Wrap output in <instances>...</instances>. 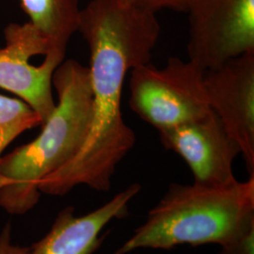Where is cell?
I'll list each match as a JSON object with an SVG mask.
<instances>
[{
    "instance_id": "cell-15",
    "label": "cell",
    "mask_w": 254,
    "mask_h": 254,
    "mask_svg": "<svg viewBox=\"0 0 254 254\" xmlns=\"http://www.w3.org/2000/svg\"><path fill=\"white\" fill-rule=\"evenodd\" d=\"M121 1H123L125 3H129V4H137V2L139 0H121Z\"/></svg>"
},
{
    "instance_id": "cell-11",
    "label": "cell",
    "mask_w": 254,
    "mask_h": 254,
    "mask_svg": "<svg viewBox=\"0 0 254 254\" xmlns=\"http://www.w3.org/2000/svg\"><path fill=\"white\" fill-rule=\"evenodd\" d=\"M42 126V119L26 102L0 94V157L17 136Z\"/></svg>"
},
{
    "instance_id": "cell-2",
    "label": "cell",
    "mask_w": 254,
    "mask_h": 254,
    "mask_svg": "<svg viewBox=\"0 0 254 254\" xmlns=\"http://www.w3.org/2000/svg\"><path fill=\"white\" fill-rule=\"evenodd\" d=\"M52 86L58 95L53 113L35 139L0 157V207L24 215L41 197L39 184L67 163L80 148L91 121L89 67L74 60L55 70Z\"/></svg>"
},
{
    "instance_id": "cell-5",
    "label": "cell",
    "mask_w": 254,
    "mask_h": 254,
    "mask_svg": "<svg viewBox=\"0 0 254 254\" xmlns=\"http://www.w3.org/2000/svg\"><path fill=\"white\" fill-rule=\"evenodd\" d=\"M189 61L211 70L254 52V0H187Z\"/></svg>"
},
{
    "instance_id": "cell-14",
    "label": "cell",
    "mask_w": 254,
    "mask_h": 254,
    "mask_svg": "<svg viewBox=\"0 0 254 254\" xmlns=\"http://www.w3.org/2000/svg\"><path fill=\"white\" fill-rule=\"evenodd\" d=\"M137 4L154 12L163 9L185 12L187 8V0H139Z\"/></svg>"
},
{
    "instance_id": "cell-12",
    "label": "cell",
    "mask_w": 254,
    "mask_h": 254,
    "mask_svg": "<svg viewBox=\"0 0 254 254\" xmlns=\"http://www.w3.org/2000/svg\"><path fill=\"white\" fill-rule=\"evenodd\" d=\"M220 247L218 254H254V214Z\"/></svg>"
},
{
    "instance_id": "cell-1",
    "label": "cell",
    "mask_w": 254,
    "mask_h": 254,
    "mask_svg": "<svg viewBox=\"0 0 254 254\" xmlns=\"http://www.w3.org/2000/svg\"><path fill=\"white\" fill-rule=\"evenodd\" d=\"M78 32L90 50L91 121L73 157L39 184L42 194L64 196L78 186L109 191L121 161L136 143L122 112L129 72L150 63L160 37L155 12L121 0H91L80 11Z\"/></svg>"
},
{
    "instance_id": "cell-9",
    "label": "cell",
    "mask_w": 254,
    "mask_h": 254,
    "mask_svg": "<svg viewBox=\"0 0 254 254\" xmlns=\"http://www.w3.org/2000/svg\"><path fill=\"white\" fill-rule=\"evenodd\" d=\"M132 184L111 200L89 214L74 215V208L60 212L49 232L30 247L28 254H93L99 248L101 234L109 223L126 217L128 205L140 191Z\"/></svg>"
},
{
    "instance_id": "cell-4",
    "label": "cell",
    "mask_w": 254,
    "mask_h": 254,
    "mask_svg": "<svg viewBox=\"0 0 254 254\" xmlns=\"http://www.w3.org/2000/svg\"><path fill=\"white\" fill-rule=\"evenodd\" d=\"M129 73V107L157 132L212 112L204 70L190 61L171 57L162 68L147 63Z\"/></svg>"
},
{
    "instance_id": "cell-10",
    "label": "cell",
    "mask_w": 254,
    "mask_h": 254,
    "mask_svg": "<svg viewBox=\"0 0 254 254\" xmlns=\"http://www.w3.org/2000/svg\"><path fill=\"white\" fill-rule=\"evenodd\" d=\"M29 23L50 44L48 53L65 57L67 46L78 30L81 9L78 0H20Z\"/></svg>"
},
{
    "instance_id": "cell-13",
    "label": "cell",
    "mask_w": 254,
    "mask_h": 254,
    "mask_svg": "<svg viewBox=\"0 0 254 254\" xmlns=\"http://www.w3.org/2000/svg\"><path fill=\"white\" fill-rule=\"evenodd\" d=\"M30 248L15 245L11 240V226L8 222L0 232V254H28Z\"/></svg>"
},
{
    "instance_id": "cell-8",
    "label": "cell",
    "mask_w": 254,
    "mask_h": 254,
    "mask_svg": "<svg viewBox=\"0 0 254 254\" xmlns=\"http://www.w3.org/2000/svg\"><path fill=\"white\" fill-rule=\"evenodd\" d=\"M158 134L165 149L178 154L189 166L195 184L217 187L236 181L233 164L240 150L213 111Z\"/></svg>"
},
{
    "instance_id": "cell-3",
    "label": "cell",
    "mask_w": 254,
    "mask_h": 254,
    "mask_svg": "<svg viewBox=\"0 0 254 254\" xmlns=\"http://www.w3.org/2000/svg\"><path fill=\"white\" fill-rule=\"evenodd\" d=\"M254 214V175L225 186L172 184L145 222L112 254L221 245Z\"/></svg>"
},
{
    "instance_id": "cell-7",
    "label": "cell",
    "mask_w": 254,
    "mask_h": 254,
    "mask_svg": "<svg viewBox=\"0 0 254 254\" xmlns=\"http://www.w3.org/2000/svg\"><path fill=\"white\" fill-rule=\"evenodd\" d=\"M204 85L210 108L254 175V52L204 71Z\"/></svg>"
},
{
    "instance_id": "cell-6",
    "label": "cell",
    "mask_w": 254,
    "mask_h": 254,
    "mask_svg": "<svg viewBox=\"0 0 254 254\" xmlns=\"http://www.w3.org/2000/svg\"><path fill=\"white\" fill-rule=\"evenodd\" d=\"M0 48V88L26 102L43 121L53 113L55 70L64 56L48 53L50 44L32 24L12 23L4 30Z\"/></svg>"
}]
</instances>
